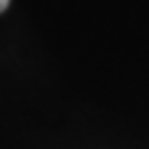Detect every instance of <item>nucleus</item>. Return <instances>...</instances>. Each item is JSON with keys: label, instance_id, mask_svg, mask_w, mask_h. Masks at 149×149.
<instances>
[{"label": "nucleus", "instance_id": "nucleus-1", "mask_svg": "<svg viewBox=\"0 0 149 149\" xmlns=\"http://www.w3.org/2000/svg\"><path fill=\"white\" fill-rule=\"evenodd\" d=\"M8 4H10V0H0V13H4Z\"/></svg>", "mask_w": 149, "mask_h": 149}]
</instances>
